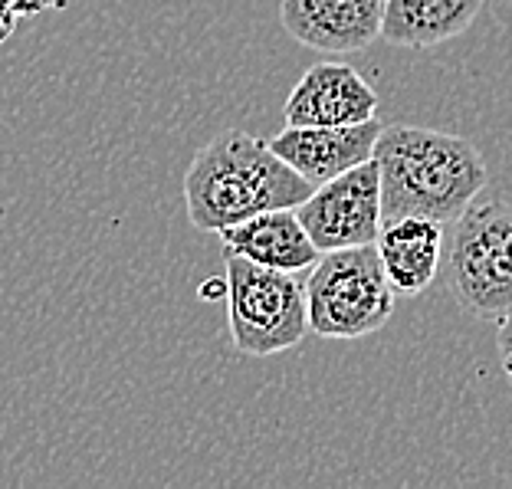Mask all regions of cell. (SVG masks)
Here are the masks:
<instances>
[{
    "mask_svg": "<svg viewBox=\"0 0 512 489\" xmlns=\"http://www.w3.org/2000/svg\"><path fill=\"white\" fill-rule=\"evenodd\" d=\"M384 224L430 217L453 224L490 181L483 155L470 138L421 125H381L375 142Z\"/></svg>",
    "mask_w": 512,
    "mask_h": 489,
    "instance_id": "obj_1",
    "label": "cell"
},
{
    "mask_svg": "<svg viewBox=\"0 0 512 489\" xmlns=\"http://www.w3.org/2000/svg\"><path fill=\"white\" fill-rule=\"evenodd\" d=\"M309 184L270 148L240 128H227L194 155L184 174V204L197 230L220 234L253 214L299 207L312 194Z\"/></svg>",
    "mask_w": 512,
    "mask_h": 489,
    "instance_id": "obj_2",
    "label": "cell"
},
{
    "mask_svg": "<svg viewBox=\"0 0 512 489\" xmlns=\"http://www.w3.org/2000/svg\"><path fill=\"white\" fill-rule=\"evenodd\" d=\"M309 332L319 339H362L394 316V286L375 243L319 253L306 283Z\"/></svg>",
    "mask_w": 512,
    "mask_h": 489,
    "instance_id": "obj_3",
    "label": "cell"
},
{
    "mask_svg": "<svg viewBox=\"0 0 512 489\" xmlns=\"http://www.w3.org/2000/svg\"><path fill=\"white\" fill-rule=\"evenodd\" d=\"M227 329L240 355L270 358L289 352L309 335L306 283L296 273L224 256Z\"/></svg>",
    "mask_w": 512,
    "mask_h": 489,
    "instance_id": "obj_4",
    "label": "cell"
},
{
    "mask_svg": "<svg viewBox=\"0 0 512 489\" xmlns=\"http://www.w3.org/2000/svg\"><path fill=\"white\" fill-rule=\"evenodd\" d=\"M444 279L470 316L486 322L506 316L512 309V204H470L453 220Z\"/></svg>",
    "mask_w": 512,
    "mask_h": 489,
    "instance_id": "obj_5",
    "label": "cell"
},
{
    "mask_svg": "<svg viewBox=\"0 0 512 489\" xmlns=\"http://www.w3.org/2000/svg\"><path fill=\"white\" fill-rule=\"evenodd\" d=\"M296 214L319 253L375 243L384 227L375 158L348 168L339 178L316 184L306 201L296 207Z\"/></svg>",
    "mask_w": 512,
    "mask_h": 489,
    "instance_id": "obj_6",
    "label": "cell"
},
{
    "mask_svg": "<svg viewBox=\"0 0 512 489\" xmlns=\"http://www.w3.org/2000/svg\"><path fill=\"white\" fill-rule=\"evenodd\" d=\"M381 122L358 125H286L270 148L309 184H325L375 155Z\"/></svg>",
    "mask_w": 512,
    "mask_h": 489,
    "instance_id": "obj_7",
    "label": "cell"
},
{
    "mask_svg": "<svg viewBox=\"0 0 512 489\" xmlns=\"http://www.w3.org/2000/svg\"><path fill=\"white\" fill-rule=\"evenodd\" d=\"M279 20L309 50L358 53L381 37L384 0H283Z\"/></svg>",
    "mask_w": 512,
    "mask_h": 489,
    "instance_id": "obj_8",
    "label": "cell"
},
{
    "mask_svg": "<svg viewBox=\"0 0 512 489\" xmlns=\"http://www.w3.org/2000/svg\"><path fill=\"white\" fill-rule=\"evenodd\" d=\"M378 115V92L348 63L309 66L283 106L286 125H358Z\"/></svg>",
    "mask_w": 512,
    "mask_h": 489,
    "instance_id": "obj_9",
    "label": "cell"
},
{
    "mask_svg": "<svg viewBox=\"0 0 512 489\" xmlns=\"http://www.w3.org/2000/svg\"><path fill=\"white\" fill-rule=\"evenodd\" d=\"M220 243H224V256H243L256 266L286 273L312 270V263L319 260V247L309 240L296 207H276L224 227Z\"/></svg>",
    "mask_w": 512,
    "mask_h": 489,
    "instance_id": "obj_10",
    "label": "cell"
},
{
    "mask_svg": "<svg viewBox=\"0 0 512 489\" xmlns=\"http://www.w3.org/2000/svg\"><path fill=\"white\" fill-rule=\"evenodd\" d=\"M444 224L430 217L388 220L375 240L381 266L388 273L394 293L417 296L434 283L444 260Z\"/></svg>",
    "mask_w": 512,
    "mask_h": 489,
    "instance_id": "obj_11",
    "label": "cell"
},
{
    "mask_svg": "<svg viewBox=\"0 0 512 489\" xmlns=\"http://www.w3.org/2000/svg\"><path fill=\"white\" fill-rule=\"evenodd\" d=\"M486 0H384L381 40L391 46H427L447 43L473 27Z\"/></svg>",
    "mask_w": 512,
    "mask_h": 489,
    "instance_id": "obj_12",
    "label": "cell"
},
{
    "mask_svg": "<svg viewBox=\"0 0 512 489\" xmlns=\"http://www.w3.org/2000/svg\"><path fill=\"white\" fill-rule=\"evenodd\" d=\"M496 348H499V362H503V371L512 384V309L499 319V332H496Z\"/></svg>",
    "mask_w": 512,
    "mask_h": 489,
    "instance_id": "obj_13",
    "label": "cell"
},
{
    "mask_svg": "<svg viewBox=\"0 0 512 489\" xmlns=\"http://www.w3.org/2000/svg\"><path fill=\"white\" fill-rule=\"evenodd\" d=\"M201 296L204 299H217V296L227 299V279H211L207 286H201Z\"/></svg>",
    "mask_w": 512,
    "mask_h": 489,
    "instance_id": "obj_14",
    "label": "cell"
}]
</instances>
